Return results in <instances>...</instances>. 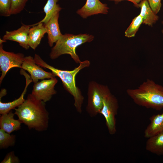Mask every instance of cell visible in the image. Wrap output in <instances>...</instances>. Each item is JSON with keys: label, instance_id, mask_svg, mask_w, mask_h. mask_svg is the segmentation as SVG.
Listing matches in <instances>:
<instances>
[{"label": "cell", "instance_id": "obj_1", "mask_svg": "<svg viewBox=\"0 0 163 163\" xmlns=\"http://www.w3.org/2000/svg\"><path fill=\"white\" fill-rule=\"evenodd\" d=\"M14 113L22 123L29 129L38 132L47 129L49 113L46 107L45 103L37 99L31 94L21 105L14 109Z\"/></svg>", "mask_w": 163, "mask_h": 163}, {"label": "cell", "instance_id": "obj_2", "mask_svg": "<svg viewBox=\"0 0 163 163\" xmlns=\"http://www.w3.org/2000/svg\"><path fill=\"white\" fill-rule=\"evenodd\" d=\"M128 95L136 104L160 110L163 108V86L147 79L136 88L128 89Z\"/></svg>", "mask_w": 163, "mask_h": 163}, {"label": "cell", "instance_id": "obj_3", "mask_svg": "<svg viewBox=\"0 0 163 163\" xmlns=\"http://www.w3.org/2000/svg\"><path fill=\"white\" fill-rule=\"evenodd\" d=\"M79 63L78 67L71 71L58 69L45 62L42 63L41 66L42 67L50 70L56 76H58L60 79L65 88L73 97L74 105L77 111L81 113L82 112V106L84 97L81 90L76 85L75 77L81 70L88 67L90 63L89 60H85L81 61Z\"/></svg>", "mask_w": 163, "mask_h": 163}, {"label": "cell", "instance_id": "obj_4", "mask_svg": "<svg viewBox=\"0 0 163 163\" xmlns=\"http://www.w3.org/2000/svg\"><path fill=\"white\" fill-rule=\"evenodd\" d=\"M94 39L93 35L87 34L76 35L66 34L56 42L55 45L51 49L50 57L54 59L61 55L68 54L75 63H79L81 61L75 52L76 49L82 44L91 42Z\"/></svg>", "mask_w": 163, "mask_h": 163}, {"label": "cell", "instance_id": "obj_5", "mask_svg": "<svg viewBox=\"0 0 163 163\" xmlns=\"http://www.w3.org/2000/svg\"><path fill=\"white\" fill-rule=\"evenodd\" d=\"M108 87L94 81L90 82L88 88L86 111L91 117L96 116L101 109L105 96L110 93Z\"/></svg>", "mask_w": 163, "mask_h": 163}, {"label": "cell", "instance_id": "obj_6", "mask_svg": "<svg viewBox=\"0 0 163 163\" xmlns=\"http://www.w3.org/2000/svg\"><path fill=\"white\" fill-rule=\"evenodd\" d=\"M118 108L117 99L110 92L104 97L103 106L99 113L104 117L108 131L111 135L115 134L116 132L115 117Z\"/></svg>", "mask_w": 163, "mask_h": 163}, {"label": "cell", "instance_id": "obj_7", "mask_svg": "<svg viewBox=\"0 0 163 163\" xmlns=\"http://www.w3.org/2000/svg\"><path fill=\"white\" fill-rule=\"evenodd\" d=\"M24 57L22 53H15L5 51L3 49L2 44L0 43V69L2 72L0 84L7 72L11 68H21Z\"/></svg>", "mask_w": 163, "mask_h": 163}, {"label": "cell", "instance_id": "obj_8", "mask_svg": "<svg viewBox=\"0 0 163 163\" xmlns=\"http://www.w3.org/2000/svg\"><path fill=\"white\" fill-rule=\"evenodd\" d=\"M57 82V79L54 77L35 83L31 94L37 99L45 103L56 93L54 87Z\"/></svg>", "mask_w": 163, "mask_h": 163}, {"label": "cell", "instance_id": "obj_9", "mask_svg": "<svg viewBox=\"0 0 163 163\" xmlns=\"http://www.w3.org/2000/svg\"><path fill=\"white\" fill-rule=\"evenodd\" d=\"M35 62L34 58L29 56L24 57L21 68L27 71L30 74L34 83L40 79H49L56 77L51 72L45 71Z\"/></svg>", "mask_w": 163, "mask_h": 163}, {"label": "cell", "instance_id": "obj_10", "mask_svg": "<svg viewBox=\"0 0 163 163\" xmlns=\"http://www.w3.org/2000/svg\"><path fill=\"white\" fill-rule=\"evenodd\" d=\"M109 8L107 4L102 3L99 0H86L84 5L78 9L76 13L84 19L98 14H106Z\"/></svg>", "mask_w": 163, "mask_h": 163}, {"label": "cell", "instance_id": "obj_11", "mask_svg": "<svg viewBox=\"0 0 163 163\" xmlns=\"http://www.w3.org/2000/svg\"><path fill=\"white\" fill-rule=\"evenodd\" d=\"M30 25L22 24V26L16 30L6 31L2 40L6 41L10 40L18 43L19 45L25 50L30 47L28 43V35Z\"/></svg>", "mask_w": 163, "mask_h": 163}, {"label": "cell", "instance_id": "obj_12", "mask_svg": "<svg viewBox=\"0 0 163 163\" xmlns=\"http://www.w3.org/2000/svg\"><path fill=\"white\" fill-rule=\"evenodd\" d=\"M20 73L21 75H24L26 79V85L24 90L20 97L13 101L4 103L2 102L0 99V114L2 115L7 113L11 110L14 109L21 105L25 101L24 96L26 94L27 88L29 84L32 82L30 76L28 75L24 69H21Z\"/></svg>", "mask_w": 163, "mask_h": 163}, {"label": "cell", "instance_id": "obj_13", "mask_svg": "<svg viewBox=\"0 0 163 163\" xmlns=\"http://www.w3.org/2000/svg\"><path fill=\"white\" fill-rule=\"evenodd\" d=\"M59 12L55 13L44 26L47 34L48 43L52 47L54 43L59 40L63 35L60 31L58 23Z\"/></svg>", "mask_w": 163, "mask_h": 163}, {"label": "cell", "instance_id": "obj_14", "mask_svg": "<svg viewBox=\"0 0 163 163\" xmlns=\"http://www.w3.org/2000/svg\"><path fill=\"white\" fill-rule=\"evenodd\" d=\"M28 35V43L30 47L35 50L40 44L42 39L46 33V29L43 23H37L30 25Z\"/></svg>", "mask_w": 163, "mask_h": 163}, {"label": "cell", "instance_id": "obj_15", "mask_svg": "<svg viewBox=\"0 0 163 163\" xmlns=\"http://www.w3.org/2000/svg\"><path fill=\"white\" fill-rule=\"evenodd\" d=\"M14 115L11 110L1 115L0 117V129L9 134L20 129L22 123L18 119H14Z\"/></svg>", "mask_w": 163, "mask_h": 163}, {"label": "cell", "instance_id": "obj_16", "mask_svg": "<svg viewBox=\"0 0 163 163\" xmlns=\"http://www.w3.org/2000/svg\"><path fill=\"white\" fill-rule=\"evenodd\" d=\"M149 119L150 123L144 132V137L147 138L163 131V113L153 115Z\"/></svg>", "mask_w": 163, "mask_h": 163}, {"label": "cell", "instance_id": "obj_17", "mask_svg": "<svg viewBox=\"0 0 163 163\" xmlns=\"http://www.w3.org/2000/svg\"><path fill=\"white\" fill-rule=\"evenodd\" d=\"M146 143L147 151L158 155H163V131L148 138Z\"/></svg>", "mask_w": 163, "mask_h": 163}, {"label": "cell", "instance_id": "obj_18", "mask_svg": "<svg viewBox=\"0 0 163 163\" xmlns=\"http://www.w3.org/2000/svg\"><path fill=\"white\" fill-rule=\"evenodd\" d=\"M139 6L141 8L139 14L142 18V23L152 26L158 20V17L152 11L147 0H142Z\"/></svg>", "mask_w": 163, "mask_h": 163}, {"label": "cell", "instance_id": "obj_19", "mask_svg": "<svg viewBox=\"0 0 163 163\" xmlns=\"http://www.w3.org/2000/svg\"><path fill=\"white\" fill-rule=\"evenodd\" d=\"M59 0H47L43 8L45 14L44 18L38 23L46 24L50 18L56 12H60L62 9L57 3Z\"/></svg>", "mask_w": 163, "mask_h": 163}, {"label": "cell", "instance_id": "obj_20", "mask_svg": "<svg viewBox=\"0 0 163 163\" xmlns=\"http://www.w3.org/2000/svg\"><path fill=\"white\" fill-rule=\"evenodd\" d=\"M16 136L0 129V149H6L15 145Z\"/></svg>", "mask_w": 163, "mask_h": 163}, {"label": "cell", "instance_id": "obj_21", "mask_svg": "<svg viewBox=\"0 0 163 163\" xmlns=\"http://www.w3.org/2000/svg\"><path fill=\"white\" fill-rule=\"evenodd\" d=\"M142 22V18L140 14L135 17L125 31V36L129 38L134 37Z\"/></svg>", "mask_w": 163, "mask_h": 163}, {"label": "cell", "instance_id": "obj_22", "mask_svg": "<svg viewBox=\"0 0 163 163\" xmlns=\"http://www.w3.org/2000/svg\"><path fill=\"white\" fill-rule=\"evenodd\" d=\"M28 0H11V15L16 14L21 12L24 8Z\"/></svg>", "mask_w": 163, "mask_h": 163}, {"label": "cell", "instance_id": "obj_23", "mask_svg": "<svg viewBox=\"0 0 163 163\" xmlns=\"http://www.w3.org/2000/svg\"><path fill=\"white\" fill-rule=\"evenodd\" d=\"M11 0H0V14L1 16H10Z\"/></svg>", "mask_w": 163, "mask_h": 163}, {"label": "cell", "instance_id": "obj_24", "mask_svg": "<svg viewBox=\"0 0 163 163\" xmlns=\"http://www.w3.org/2000/svg\"><path fill=\"white\" fill-rule=\"evenodd\" d=\"M20 161L19 158L15 155L13 151L8 153L1 163H19Z\"/></svg>", "mask_w": 163, "mask_h": 163}, {"label": "cell", "instance_id": "obj_25", "mask_svg": "<svg viewBox=\"0 0 163 163\" xmlns=\"http://www.w3.org/2000/svg\"><path fill=\"white\" fill-rule=\"evenodd\" d=\"M152 11L156 14L160 11L161 6V0H147Z\"/></svg>", "mask_w": 163, "mask_h": 163}, {"label": "cell", "instance_id": "obj_26", "mask_svg": "<svg viewBox=\"0 0 163 163\" xmlns=\"http://www.w3.org/2000/svg\"><path fill=\"white\" fill-rule=\"evenodd\" d=\"M110 1H114L115 3L117 4L122 1L126 0L132 2L134 5L137 8L139 7V4L142 0H108Z\"/></svg>", "mask_w": 163, "mask_h": 163}, {"label": "cell", "instance_id": "obj_27", "mask_svg": "<svg viewBox=\"0 0 163 163\" xmlns=\"http://www.w3.org/2000/svg\"><path fill=\"white\" fill-rule=\"evenodd\" d=\"M6 94V91L5 90L4 91V89H3V91L2 90V91L0 93V98L2 97L5 96Z\"/></svg>", "mask_w": 163, "mask_h": 163}, {"label": "cell", "instance_id": "obj_28", "mask_svg": "<svg viewBox=\"0 0 163 163\" xmlns=\"http://www.w3.org/2000/svg\"><path fill=\"white\" fill-rule=\"evenodd\" d=\"M162 23L163 24V22H162ZM162 33H163V30L162 31Z\"/></svg>", "mask_w": 163, "mask_h": 163}]
</instances>
